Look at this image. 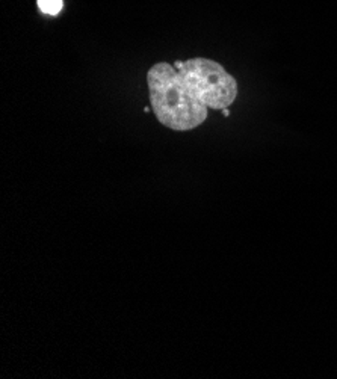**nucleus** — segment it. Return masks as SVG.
I'll list each match as a JSON object with an SVG mask.
<instances>
[{"label": "nucleus", "mask_w": 337, "mask_h": 379, "mask_svg": "<svg viewBox=\"0 0 337 379\" xmlns=\"http://www.w3.org/2000/svg\"><path fill=\"white\" fill-rule=\"evenodd\" d=\"M222 114H224V117H229L230 115V112H229L227 109H222Z\"/></svg>", "instance_id": "3"}, {"label": "nucleus", "mask_w": 337, "mask_h": 379, "mask_svg": "<svg viewBox=\"0 0 337 379\" xmlns=\"http://www.w3.org/2000/svg\"><path fill=\"white\" fill-rule=\"evenodd\" d=\"M150 103L159 123L177 132L201 126L209 109H227L238 97V82L221 64L194 58L159 62L148 70Z\"/></svg>", "instance_id": "1"}, {"label": "nucleus", "mask_w": 337, "mask_h": 379, "mask_svg": "<svg viewBox=\"0 0 337 379\" xmlns=\"http://www.w3.org/2000/svg\"><path fill=\"white\" fill-rule=\"evenodd\" d=\"M38 8L44 14L56 15L62 9V0H38Z\"/></svg>", "instance_id": "2"}]
</instances>
